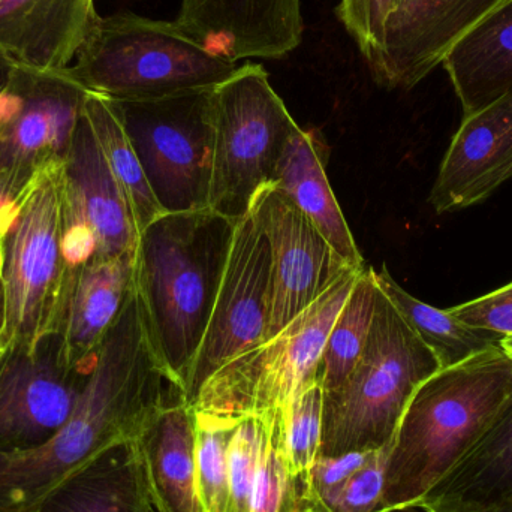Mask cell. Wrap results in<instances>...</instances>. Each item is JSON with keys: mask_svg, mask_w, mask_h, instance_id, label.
Here are the masks:
<instances>
[{"mask_svg": "<svg viewBox=\"0 0 512 512\" xmlns=\"http://www.w3.org/2000/svg\"><path fill=\"white\" fill-rule=\"evenodd\" d=\"M463 117L483 110L512 87V0L493 9L445 57Z\"/></svg>", "mask_w": 512, "mask_h": 512, "instance_id": "cell-24", "label": "cell"}, {"mask_svg": "<svg viewBox=\"0 0 512 512\" xmlns=\"http://www.w3.org/2000/svg\"><path fill=\"white\" fill-rule=\"evenodd\" d=\"M402 2H403V0H396V3H394V8H396V6L399 5V3H402Z\"/></svg>", "mask_w": 512, "mask_h": 512, "instance_id": "cell-41", "label": "cell"}, {"mask_svg": "<svg viewBox=\"0 0 512 512\" xmlns=\"http://www.w3.org/2000/svg\"><path fill=\"white\" fill-rule=\"evenodd\" d=\"M499 348H501L508 357L512 358V334L502 337V339L499 340Z\"/></svg>", "mask_w": 512, "mask_h": 512, "instance_id": "cell-38", "label": "cell"}, {"mask_svg": "<svg viewBox=\"0 0 512 512\" xmlns=\"http://www.w3.org/2000/svg\"><path fill=\"white\" fill-rule=\"evenodd\" d=\"M375 451H358L336 457L319 456L313 465L303 496L304 512L337 492L355 472L360 471Z\"/></svg>", "mask_w": 512, "mask_h": 512, "instance_id": "cell-34", "label": "cell"}, {"mask_svg": "<svg viewBox=\"0 0 512 512\" xmlns=\"http://www.w3.org/2000/svg\"><path fill=\"white\" fill-rule=\"evenodd\" d=\"M379 289L387 295L409 327L438 358L441 367L462 363L486 349L499 345L501 337L463 324L448 310L436 309L402 288L385 265L375 270Z\"/></svg>", "mask_w": 512, "mask_h": 512, "instance_id": "cell-25", "label": "cell"}, {"mask_svg": "<svg viewBox=\"0 0 512 512\" xmlns=\"http://www.w3.org/2000/svg\"><path fill=\"white\" fill-rule=\"evenodd\" d=\"M5 239L6 234H0V280H2L3 268H5Z\"/></svg>", "mask_w": 512, "mask_h": 512, "instance_id": "cell-39", "label": "cell"}, {"mask_svg": "<svg viewBox=\"0 0 512 512\" xmlns=\"http://www.w3.org/2000/svg\"><path fill=\"white\" fill-rule=\"evenodd\" d=\"M376 292L375 268L366 265L328 334L318 370L324 391L339 387L360 360L375 315Z\"/></svg>", "mask_w": 512, "mask_h": 512, "instance_id": "cell-27", "label": "cell"}, {"mask_svg": "<svg viewBox=\"0 0 512 512\" xmlns=\"http://www.w3.org/2000/svg\"><path fill=\"white\" fill-rule=\"evenodd\" d=\"M396 0H340L336 15L349 33L367 65L375 59L384 41L385 23Z\"/></svg>", "mask_w": 512, "mask_h": 512, "instance_id": "cell-33", "label": "cell"}, {"mask_svg": "<svg viewBox=\"0 0 512 512\" xmlns=\"http://www.w3.org/2000/svg\"><path fill=\"white\" fill-rule=\"evenodd\" d=\"M150 512H161V511H159V510H156V507H155V505H153V507H152V510H150Z\"/></svg>", "mask_w": 512, "mask_h": 512, "instance_id": "cell-42", "label": "cell"}, {"mask_svg": "<svg viewBox=\"0 0 512 512\" xmlns=\"http://www.w3.org/2000/svg\"><path fill=\"white\" fill-rule=\"evenodd\" d=\"M448 313L463 324L498 337L512 334V283L468 303L450 307Z\"/></svg>", "mask_w": 512, "mask_h": 512, "instance_id": "cell-35", "label": "cell"}, {"mask_svg": "<svg viewBox=\"0 0 512 512\" xmlns=\"http://www.w3.org/2000/svg\"><path fill=\"white\" fill-rule=\"evenodd\" d=\"M17 213H15V215L0 216V234H8L9 228H11L12 222L15 221Z\"/></svg>", "mask_w": 512, "mask_h": 512, "instance_id": "cell-37", "label": "cell"}, {"mask_svg": "<svg viewBox=\"0 0 512 512\" xmlns=\"http://www.w3.org/2000/svg\"><path fill=\"white\" fill-rule=\"evenodd\" d=\"M95 0H0V56L33 71H65L99 21Z\"/></svg>", "mask_w": 512, "mask_h": 512, "instance_id": "cell-17", "label": "cell"}, {"mask_svg": "<svg viewBox=\"0 0 512 512\" xmlns=\"http://www.w3.org/2000/svg\"><path fill=\"white\" fill-rule=\"evenodd\" d=\"M328 147L318 131L298 126L277 165L273 188L282 191L351 267H366L328 180Z\"/></svg>", "mask_w": 512, "mask_h": 512, "instance_id": "cell-21", "label": "cell"}, {"mask_svg": "<svg viewBox=\"0 0 512 512\" xmlns=\"http://www.w3.org/2000/svg\"><path fill=\"white\" fill-rule=\"evenodd\" d=\"M439 369L438 358L378 286L360 360L339 387L324 391L319 456L390 448L409 400Z\"/></svg>", "mask_w": 512, "mask_h": 512, "instance_id": "cell-5", "label": "cell"}, {"mask_svg": "<svg viewBox=\"0 0 512 512\" xmlns=\"http://www.w3.org/2000/svg\"><path fill=\"white\" fill-rule=\"evenodd\" d=\"M135 255L92 259L75 271L62 337L74 366L90 372L96 351L132 286Z\"/></svg>", "mask_w": 512, "mask_h": 512, "instance_id": "cell-22", "label": "cell"}, {"mask_svg": "<svg viewBox=\"0 0 512 512\" xmlns=\"http://www.w3.org/2000/svg\"><path fill=\"white\" fill-rule=\"evenodd\" d=\"M262 415L240 417L228 447V511L252 512Z\"/></svg>", "mask_w": 512, "mask_h": 512, "instance_id": "cell-31", "label": "cell"}, {"mask_svg": "<svg viewBox=\"0 0 512 512\" xmlns=\"http://www.w3.org/2000/svg\"><path fill=\"white\" fill-rule=\"evenodd\" d=\"M511 405L512 358L499 345L426 379L388 448L385 512L418 508Z\"/></svg>", "mask_w": 512, "mask_h": 512, "instance_id": "cell-2", "label": "cell"}, {"mask_svg": "<svg viewBox=\"0 0 512 512\" xmlns=\"http://www.w3.org/2000/svg\"><path fill=\"white\" fill-rule=\"evenodd\" d=\"M86 95L66 69L12 66L0 90V173L26 186L45 162L65 158Z\"/></svg>", "mask_w": 512, "mask_h": 512, "instance_id": "cell-12", "label": "cell"}, {"mask_svg": "<svg viewBox=\"0 0 512 512\" xmlns=\"http://www.w3.org/2000/svg\"><path fill=\"white\" fill-rule=\"evenodd\" d=\"M361 270L337 280L277 336L225 364L204 384L191 408L227 417L261 415L319 379L328 334Z\"/></svg>", "mask_w": 512, "mask_h": 512, "instance_id": "cell-8", "label": "cell"}, {"mask_svg": "<svg viewBox=\"0 0 512 512\" xmlns=\"http://www.w3.org/2000/svg\"><path fill=\"white\" fill-rule=\"evenodd\" d=\"M270 243L252 212L239 219L209 327L185 385L189 406L225 364L264 342L270 303Z\"/></svg>", "mask_w": 512, "mask_h": 512, "instance_id": "cell-11", "label": "cell"}, {"mask_svg": "<svg viewBox=\"0 0 512 512\" xmlns=\"http://www.w3.org/2000/svg\"><path fill=\"white\" fill-rule=\"evenodd\" d=\"M280 408L285 421L289 465L304 496L310 471L321 453L324 412V388L321 381L315 379L310 382Z\"/></svg>", "mask_w": 512, "mask_h": 512, "instance_id": "cell-30", "label": "cell"}, {"mask_svg": "<svg viewBox=\"0 0 512 512\" xmlns=\"http://www.w3.org/2000/svg\"><path fill=\"white\" fill-rule=\"evenodd\" d=\"M212 188L209 209L231 219L251 212L259 191L273 185L295 129L264 66L248 62L212 90Z\"/></svg>", "mask_w": 512, "mask_h": 512, "instance_id": "cell-7", "label": "cell"}, {"mask_svg": "<svg viewBox=\"0 0 512 512\" xmlns=\"http://www.w3.org/2000/svg\"><path fill=\"white\" fill-rule=\"evenodd\" d=\"M177 26L231 62L282 59L303 41L301 0H182Z\"/></svg>", "mask_w": 512, "mask_h": 512, "instance_id": "cell-15", "label": "cell"}, {"mask_svg": "<svg viewBox=\"0 0 512 512\" xmlns=\"http://www.w3.org/2000/svg\"><path fill=\"white\" fill-rule=\"evenodd\" d=\"M239 420L195 411L198 498L204 512L228 511V447Z\"/></svg>", "mask_w": 512, "mask_h": 512, "instance_id": "cell-29", "label": "cell"}, {"mask_svg": "<svg viewBox=\"0 0 512 512\" xmlns=\"http://www.w3.org/2000/svg\"><path fill=\"white\" fill-rule=\"evenodd\" d=\"M171 397L152 348L131 331H110L68 423L38 450L0 457V512H32L66 475L111 445L137 439Z\"/></svg>", "mask_w": 512, "mask_h": 512, "instance_id": "cell-1", "label": "cell"}, {"mask_svg": "<svg viewBox=\"0 0 512 512\" xmlns=\"http://www.w3.org/2000/svg\"><path fill=\"white\" fill-rule=\"evenodd\" d=\"M271 251L270 303L264 340L277 336L337 280L354 268L306 215L273 186L259 191L251 207ZM364 268V267H363Z\"/></svg>", "mask_w": 512, "mask_h": 512, "instance_id": "cell-13", "label": "cell"}, {"mask_svg": "<svg viewBox=\"0 0 512 512\" xmlns=\"http://www.w3.org/2000/svg\"><path fill=\"white\" fill-rule=\"evenodd\" d=\"M89 375L72 363L62 334L32 352L0 354V457L30 453L53 439L74 414Z\"/></svg>", "mask_w": 512, "mask_h": 512, "instance_id": "cell-10", "label": "cell"}, {"mask_svg": "<svg viewBox=\"0 0 512 512\" xmlns=\"http://www.w3.org/2000/svg\"><path fill=\"white\" fill-rule=\"evenodd\" d=\"M12 63H9L5 57L0 56V90L5 87V84L8 83L9 75H11L12 71Z\"/></svg>", "mask_w": 512, "mask_h": 512, "instance_id": "cell-36", "label": "cell"}, {"mask_svg": "<svg viewBox=\"0 0 512 512\" xmlns=\"http://www.w3.org/2000/svg\"><path fill=\"white\" fill-rule=\"evenodd\" d=\"M83 111L101 146L108 168L125 195L138 233H141L164 212L144 176L140 159L123 126L119 107L111 99L87 92Z\"/></svg>", "mask_w": 512, "mask_h": 512, "instance_id": "cell-26", "label": "cell"}, {"mask_svg": "<svg viewBox=\"0 0 512 512\" xmlns=\"http://www.w3.org/2000/svg\"><path fill=\"white\" fill-rule=\"evenodd\" d=\"M239 69L186 35L176 21L123 11L99 18L66 69L86 92L117 102L215 89Z\"/></svg>", "mask_w": 512, "mask_h": 512, "instance_id": "cell-4", "label": "cell"}, {"mask_svg": "<svg viewBox=\"0 0 512 512\" xmlns=\"http://www.w3.org/2000/svg\"><path fill=\"white\" fill-rule=\"evenodd\" d=\"M135 441L156 510L204 512L198 498L194 409L186 402L165 406Z\"/></svg>", "mask_w": 512, "mask_h": 512, "instance_id": "cell-20", "label": "cell"}, {"mask_svg": "<svg viewBox=\"0 0 512 512\" xmlns=\"http://www.w3.org/2000/svg\"><path fill=\"white\" fill-rule=\"evenodd\" d=\"M512 179V87L463 117L430 192L436 213L468 209Z\"/></svg>", "mask_w": 512, "mask_h": 512, "instance_id": "cell-16", "label": "cell"}, {"mask_svg": "<svg viewBox=\"0 0 512 512\" xmlns=\"http://www.w3.org/2000/svg\"><path fill=\"white\" fill-rule=\"evenodd\" d=\"M65 168L66 198L95 236V259L135 255L140 233L84 111L66 153Z\"/></svg>", "mask_w": 512, "mask_h": 512, "instance_id": "cell-18", "label": "cell"}, {"mask_svg": "<svg viewBox=\"0 0 512 512\" xmlns=\"http://www.w3.org/2000/svg\"><path fill=\"white\" fill-rule=\"evenodd\" d=\"M65 207V158H57L32 174L6 234L0 354L32 352L42 340L62 333L77 271L63 258Z\"/></svg>", "mask_w": 512, "mask_h": 512, "instance_id": "cell-6", "label": "cell"}, {"mask_svg": "<svg viewBox=\"0 0 512 512\" xmlns=\"http://www.w3.org/2000/svg\"><path fill=\"white\" fill-rule=\"evenodd\" d=\"M505 0H403L388 15L370 74L388 90H411Z\"/></svg>", "mask_w": 512, "mask_h": 512, "instance_id": "cell-14", "label": "cell"}, {"mask_svg": "<svg viewBox=\"0 0 512 512\" xmlns=\"http://www.w3.org/2000/svg\"><path fill=\"white\" fill-rule=\"evenodd\" d=\"M3 313H5V309H3V286L2 280H0V331L3 327Z\"/></svg>", "mask_w": 512, "mask_h": 512, "instance_id": "cell-40", "label": "cell"}, {"mask_svg": "<svg viewBox=\"0 0 512 512\" xmlns=\"http://www.w3.org/2000/svg\"><path fill=\"white\" fill-rule=\"evenodd\" d=\"M388 448L378 450L330 498L310 512H385L384 483Z\"/></svg>", "mask_w": 512, "mask_h": 512, "instance_id": "cell-32", "label": "cell"}, {"mask_svg": "<svg viewBox=\"0 0 512 512\" xmlns=\"http://www.w3.org/2000/svg\"><path fill=\"white\" fill-rule=\"evenodd\" d=\"M212 90L155 101H114L164 213L209 209L215 146Z\"/></svg>", "mask_w": 512, "mask_h": 512, "instance_id": "cell-9", "label": "cell"}, {"mask_svg": "<svg viewBox=\"0 0 512 512\" xmlns=\"http://www.w3.org/2000/svg\"><path fill=\"white\" fill-rule=\"evenodd\" d=\"M237 222L210 209L164 213L138 237L135 288L153 346L183 393L212 318Z\"/></svg>", "mask_w": 512, "mask_h": 512, "instance_id": "cell-3", "label": "cell"}, {"mask_svg": "<svg viewBox=\"0 0 512 512\" xmlns=\"http://www.w3.org/2000/svg\"><path fill=\"white\" fill-rule=\"evenodd\" d=\"M418 508L426 512H512V405Z\"/></svg>", "mask_w": 512, "mask_h": 512, "instance_id": "cell-23", "label": "cell"}, {"mask_svg": "<svg viewBox=\"0 0 512 512\" xmlns=\"http://www.w3.org/2000/svg\"><path fill=\"white\" fill-rule=\"evenodd\" d=\"M261 415V448L252 512H304L303 490L289 465L282 408Z\"/></svg>", "mask_w": 512, "mask_h": 512, "instance_id": "cell-28", "label": "cell"}, {"mask_svg": "<svg viewBox=\"0 0 512 512\" xmlns=\"http://www.w3.org/2000/svg\"><path fill=\"white\" fill-rule=\"evenodd\" d=\"M137 441L117 442L51 487L32 512H150Z\"/></svg>", "mask_w": 512, "mask_h": 512, "instance_id": "cell-19", "label": "cell"}]
</instances>
